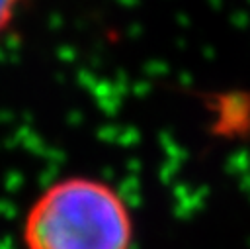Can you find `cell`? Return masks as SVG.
I'll use <instances>...</instances> for the list:
<instances>
[{"label":"cell","mask_w":250,"mask_h":249,"mask_svg":"<svg viewBox=\"0 0 250 249\" xmlns=\"http://www.w3.org/2000/svg\"><path fill=\"white\" fill-rule=\"evenodd\" d=\"M131 239L127 204L109 184L88 176L51 184L23 222L27 249H129Z\"/></svg>","instance_id":"6da1fadb"},{"label":"cell","mask_w":250,"mask_h":249,"mask_svg":"<svg viewBox=\"0 0 250 249\" xmlns=\"http://www.w3.org/2000/svg\"><path fill=\"white\" fill-rule=\"evenodd\" d=\"M20 0H0V33L10 25Z\"/></svg>","instance_id":"7a4b0ae2"}]
</instances>
